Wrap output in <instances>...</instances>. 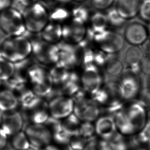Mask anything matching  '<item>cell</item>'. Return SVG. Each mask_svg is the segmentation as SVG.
<instances>
[{"instance_id": "ffe728a7", "label": "cell", "mask_w": 150, "mask_h": 150, "mask_svg": "<svg viewBox=\"0 0 150 150\" xmlns=\"http://www.w3.org/2000/svg\"><path fill=\"white\" fill-rule=\"evenodd\" d=\"M103 68L108 75L117 76L122 73L124 65L116 54H107Z\"/></svg>"}, {"instance_id": "603a6c76", "label": "cell", "mask_w": 150, "mask_h": 150, "mask_svg": "<svg viewBox=\"0 0 150 150\" xmlns=\"http://www.w3.org/2000/svg\"><path fill=\"white\" fill-rule=\"evenodd\" d=\"M70 70L61 66L58 64L53 65L49 71L53 85H61L68 79Z\"/></svg>"}, {"instance_id": "836d02e7", "label": "cell", "mask_w": 150, "mask_h": 150, "mask_svg": "<svg viewBox=\"0 0 150 150\" xmlns=\"http://www.w3.org/2000/svg\"><path fill=\"white\" fill-rule=\"evenodd\" d=\"M35 1L36 0H12L11 7L23 13L27 8Z\"/></svg>"}, {"instance_id": "ee69618b", "label": "cell", "mask_w": 150, "mask_h": 150, "mask_svg": "<svg viewBox=\"0 0 150 150\" xmlns=\"http://www.w3.org/2000/svg\"><path fill=\"white\" fill-rule=\"evenodd\" d=\"M72 150V149H70V148H68L66 149V150Z\"/></svg>"}, {"instance_id": "d6986e66", "label": "cell", "mask_w": 150, "mask_h": 150, "mask_svg": "<svg viewBox=\"0 0 150 150\" xmlns=\"http://www.w3.org/2000/svg\"><path fill=\"white\" fill-rule=\"evenodd\" d=\"M18 105V99L12 91L6 88L0 90V110L2 112L16 110Z\"/></svg>"}, {"instance_id": "9c48e42d", "label": "cell", "mask_w": 150, "mask_h": 150, "mask_svg": "<svg viewBox=\"0 0 150 150\" xmlns=\"http://www.w3.org/2000/svg\"><path fill=\"white\" fill-rule=\"evenodd\" d=\"M74 105V101L71 97L57 94L48 103V108L50 117L62 120L73 113Z\"/></svg>"}, {"instance_id": "e575fe53", "label": "cell", "mask_w": 150, "mask_h": 150, "mask_svg": "<svg viewBox=\"0 0 150 150\" xmlns=\"http://www.w3.org/2000/svg\"><path fill=\"white\" fill-rule=\"evenodd\" d=\"M115 0H91L92 5L98 11L107 10L111 8Z\"/></svg>"}, {"instance_id": "e0dca14e", "label": "cell", "mask_w": 150, "mask_h": 150, "mask_svg": "<svg viewBox=\"0 0 150 150\" xmlns=\"http://www.w3.org/2000/svg\"><path fill=\"white\" fill-rule=\"evenodd\" d=\"M40 35L41 39L45 42L57 44L62 40V25L57 23L49 22Z\"/></svg>"}, {"instance_id": "5b68a950", "label": "cell", "mask_w": 150, "mask_h": 150, "mask_svg": "<svg viewBox=\"0 0 150 150\" xmlns=\"http://www.w3.org/2000/svg\"><path fill=\"white\" fill-rule=\"evenodd\" d=\"M92 42L98 49L107 54H116L123 49L124 37L115 31L106 29L93 35Z\"/></svg>"}, {"instance_id": "44dd1931", "label": "cell", "mask_w": 150, "mask_h": 150, "mask_svg": "<svg viewBox=\"0 0 150 150\" xmlns=\"http://www.w3.org/2000/svg\"><path fill=\"white\" fill-rule=\"evenodd\" d=\"M81 121L74 113L61 120L62 130L69 136L78 135Z\"/></svg>"}, {"instance_id": "7a4b0ae2", "label": "cell", "mask_w": 150, "mask_h": 150, "mask_svg": "<svg viewBox=\"0 0 150 150\" xmlns=\"http://www.w3.org/2000/svg\"><path fill=\"white\" fill-rule=\"evenodd\" d=\"M27 32L39 35L49 22V10L42 2L35 1L23 12Z\"/></svg>"}, {"instance_id": "2e32d148", "label": "cell", "mask_w": 150, "mask_h": 150, "mask_svg": "<svg viewBox=\"0 0 150 150\" xmlns=\"http://www.w3.org/2000/svg\"><path fill=\"white\" fill-rule=\"evenodd\" d=\"M142 0H115L114 7L120 16L126 21L138 14Z\"/></svg>"}, {"instance_id": "ac0fdd59", "label": "cell", "mask_w": 150, "mask_h": 150, "mask_svg": "<svg viewBox=\"0 0 150 150\" xmlns=\"http://www.w3.org/2000/svg\"><path fill=\"white\" fill-rule=\"evenodd\" d=\"M88 30L92 35L100 33L108 29V23L105 13L98 11L91 14L88 21Z\"/></svg>"}, {"instance_id": "74e56055", "label": "cell", "mask_w": 150, "mask_h": 150, "mask_svg": "<svg viewBox=\"0 0 150 150\" xmlns=\"http://www.w3.org/2000/svg\"><path fill=\"white\" fill-rule=\"evenodd\" d=\"M12 0H0V12L11 7Z\"/></svg>"}, {"instance_id": "6da1fadb", "label": "cell", "mask_w": 150, "mask_h": 150, "mask_svg": "<svg viewBox=\"0 0 150 150\" xmlns=\"http://www.w3.org/2000/svg\"><path fill=\"white\" fill-rule=\"evenodd\" d=\"M32 54V45L25 35L9 36L0 46V56L13 64L29 59Z\"/></svg>"}, {"instance_id": "52a82bcc", "label": "cell", "mask_w": 150, "mask_h": 150, "mask_svg": "<svg viewBox=\"0 0 150 150\" xmlns=\"http://www.w3.org/2000/svg\"><path fill=\"white\" fill-rule=\"evenodd\" d=\"M30 146L35 148H42L52 143V134L45 124L29 123L24 131Z\"/></svg>"}, {"instance_id": "d6a6232c", "label": "cell", "mask_w": 150, "mask_h": 150, "mask_svg": "<svg viewBox=\"0 0 150 150\" xmlns=\"http://www.w3.org/2000/svg\"><path fill=\"white\" fill-rule=\"evenodd\" d=\"M138 15L142 20L150 23V0H142Z\"/></svg>"}, {"instance_id": "bcb514c9", "label": "cell", "mask_w": 150, "mask_h": 150, "mask_svg": "<svg viewBox=\"0 0 150 150\" xmlns=\"http://www.w3.org/2000/svg\"><path fill=\"white\" fill-rule=\"evenodd\" d=\"M1 82H0V85H1Z\"/></svg>"}, {"instance_id": "60d3db41", "label": "cell", "mask_w": 150, "mask_h": 150, "mask_svg": "<svg viewBox=\"0 0 150 150\" xmlns=\"http://www.w3.org/2000/svg\"><path fill=\"white\" fill-rule=\"evenodd\" d=\"M86 0H72V1H74L76 2H83L85 1Z\"/></svg>"}, {"instance_id": "4fadbf2b", "label": "cell", "mask_w": 150, "mask_h": 150, "mask_svg": "<svg viewBox=\"0 0 150 150\" xmlns=\"http://www.w3.org/2000/svg\"><path fill=\"white\" fill-rule=\"evenodd\" d=\"M148 35V30L140 23H130L126 25L124 32L125 41L133 46L142 44L146 41Z\"/></svg>"}, {"instance_id": "484cf974", "label": "cell", "mask_w": 150, "mask_h": 150, "mask_svg": "<svg viewBox=\"0 0 150 150\" xmlns=\"http://www.w3.org/2000/svg\"><path fill=\"white\" fill-rule=\"evenodd\" d=\"M15 65L0 56V82H5L13 75Z\"/></svg>"}, {"instance_id": "9a60e30c", "label": "cell", "mask_w": 150, "mask_h": 150, "mask_svg": "<svg viewBox=\"0 0 150 150\" xmlns=\"http://www.w3.org/2000/svg\"><path fill=\"white\" fill-rule=\"evenodd\" d=\"M23 118L26 117L29 123L44 124L50 117L48 103L42 100L29 109L23 110Z\"/></svg>"}, {"instance_id": "f546056e", "label": "cell", "mask_w": 150, "mask_h": 150, "mask_svg": "<svg viewBox=\"0 0 150 150\" xmlns=\"http://www.w3.org/2000/svg\"><path fill=\"white\" fill-rule=\"evenodd\" d=\"M83 150H111L107 140L94 136L88 139Z\"/></svg>"}, {"instance_id": "f35d334b", "label": "cell", "mask_w": 150, "mask_h": 150, "mask_svg": "<svg viewBox=\"0 0 150 150\" xmlns=\"http://www.w3.org/2000/svg\"><path fill=\"white\" fill-rule=\"evenodd\" d=\"M39 150H63L61 149L60 148H59V146H57L55 144H50L47 145L46 146L43 147L42 148L40 149Z\"/></svg>"}, {"instance_id": "7dc6e473", "label": "cell", "mask_w": 150, "mask_h": 150, "mask_svg": "<svg viewBox=\"0 0 150 150\" xmlns=\"http://www.w3.org/2000/svg\"></svg>"}, {"instance_id": "8fae6325", "label": "cell", "mask_w": 150, "mask_h": 150, "mask_svg": "<svg viewBox=\"0 0 150 150\" xmlns=\"http://www.w3.org/2000/svg\"><path fill=\"white\" fill-rule=\"evenodd\" d=\"M59 48V59L57 64L70 70L80 63L79 49L76 45L61 41L57 44Z\"/></svg>"}, {"instance_id": "ab89813d", "label": "cell", "mask_w": 150, "mask_h": 150, "mask_svg": "<svg viewBox=\"0 0 150 150\" xmlns=\"http://www.w3.org/2000/svg\"><path fill=\"white\" fill-rule=\"evenodd\" d=\"M54 2H57L59 5H66L69 3L72 2V0H53Z\"/></svg>"}, {"instance_id": "4316f807", "label": "cell", "mask_w": 150, "mask_h": 150, "mask_svg": "<svg viewBox=\"0 0 150 150\" xmlns=\"http://www.w3.org/2000/svg\"><path fill=\"white\" fill-rule=\"evenodd\" d=\"M88 8L83 5L76 6L71 11V18L73 20L86 24L88 23L91 16Z\"/></svg>"}, {"instance_id": "1f68e13d", "label": "cell", "mask_w": 150, "mask_h": 150, "mask_svg": "<svg viewBox=\"0 0 150 150\" xmlns=\"http://www.w3.org/2000/svg\"><path fill=\"white\" fill-rule=\"evenodd\" d=\"M87 140L79 135L71 136L68 148L73 150H83Z\"/></svg>"}, {"instance_id": "4dcf8cb0", "label": "cell", "mask_w": 150, "mask_h": 150, "mask_svg": "<svg viewBox=\"0 0 150 150\" xmlns=\"http://www.w3.org/2000/svg\"><path fill=\"white\" fill-rule=\"evenodd\" d=\"M78 135L86 139L96 135L95 126L92 122H81L79 126Z\"/></svg>"}, {"instance_id": "cb8c5ba5", "label": "cell", "mask_w": 150, "mask_h": 150, "mask_svg": "<svg viewBox=\"0 0 150 150\" xmlns=\"http://www.w3.org/2000/svg\"><path fill=\"white\" fill-rule=\"evenodd\" d=\"M142 57L143 53L140 48L137 46H132L126 51L124 60L129 66L134 67L141 62Z\"/></svg>"}, {"instance_id": "30bf717a", "label": "cell", "mask_w": 150, "mask_h": 150, "mask_svg": "<svg viewBox=\"0 0 150 150\" xmlns=\"http://www.w3.org/2000/svg\"><path fill=\"white\" fill-rule=\"evenodd\" d=\"M86 24L71 19L62 25V39L67 43L77 45L87 37Z\"/></svg>"}, {"instance_id": "277c9868", "label": "cell", "mask_w": 150, "mask_h": 150, "mask_svg": "<svg viewBox=\"0 0 150 150\" xmlns=\"http://www.w3.org/2000/svg\"><path fill=\"white\" fill-rule=\"evenodd\" d=\"M84 90H80L72 97L74 101L73 113L81 122H93L99 117V105L93 100H90Z\"/></svg>"}, {"instance_id": "d4e9b609", "label": "cell", "mask_w": 150, "mask_h": 150, "mask_svg": "<svg viewBox=\"0 0 150 150\" xmlns=\"http://www.w3.org/2000/svg\"><path fill=\"white\" fill-rule=\"evenodd\" d=\"M10 144L15 150H28L30 146L26 134L24 131H20L10 136Z\"/></svg>"}, {"instance_id": "f1b7e54d", "label": "cell", "mask_w": 150, "mask_h": 150, "mask_svg": "<svg viewBox=\"0 0 150 150\" xmlns=\"http://www.w3.org/2000/svg\"><path fill=\"white\" fill-rule=\"evenodd\" d=\"M105 13L108 26L114 28H120L124 26L127 21L120 16L114 7L109 8Z\"/></svg>"}, {"instance_id": "8992f818", "label": "cell", "mask_w": 150, "mask_h": 150, "mask_svg": "<svg viewBox=\"0 0 150 150\" xmlns=\"http://www.w3.org/2000/svg\"><path fill=\"white\" fill-rule=\"evenodd\" d=\"M0 28L9 36H20L27 33L22 13L12 7L0 12Z\"/></svg>"}, {"instance_id": "7402d4cb", "label": "cell", "mask_w": 150, "mask_h": 150, "mask_svg": "<svg viewBox=\"0 0 150 150\" xmlns=\"http://www.w3.org/2000/svg\"><path fill=\"white\" fill-rule=\"evenodd\" d=\"M71 18V11L65 5H59L52 10H49V22L57 23L61 24L68 21Z\"/></svg>"}, {"instance_id": "d590c367", "label": "cell", "mask_w": 150, "mask_h": 150, "mask_svg": "<svg viewBox=\"0 0 150 150\" xmlns=\"http://www.w3.org/2000/svg\"><path fill=\"white\" fill-rule=\"evenodd\" d=\"M8 137L6 133L0 128V150H4L7 146Z\"/></svg>"}, {"instance_id": "5bb4252c", "label": "cell", "mask_w": 150, "mask_h": 150, "mask_svg": "<svg viewBox=\"0 0 150 150\" xmlns=\"http://www.w3.org/2000/svg\"><path fill=\"white\" fill-rule=\"evenodd\" d=\"M96 136L104 140H110L117 132L113 117L102 116L96 120Z\"/></svg>"}, {"instance_id": "3957f363", "label": "cell", "mask_w": 150, "mask_h": 150, "mask_svg": "<svg viewBox=\"0 0 150 150\" xmlns=\"http://www.w3.org/2000/svg\"><path fill=\"white\" fill-rule=\"evenodd\" d=\"M29 39L32 45V54L39 64L52 66L58 62L59 51L57 44L46 42L40 37Z\"/></svg>"}, {"instance_id": "8d00e7d4", "label": "cell", "mask_w": 150, "mask_h": 150, "mask_svg": "<svg viewBox=\"0 0 150 150\" xmlns=\"http://www.w3.org/2000/svg\"><path fill=\"white\" fill-rule=\"evenodd\" d=\"M142 71L144 73L150 75V57H147L141 61Z\"/></svg>"}, {"instance_id": "83f0119b", "label": "cell", "mask_w": 150, "mask_h": 150, "mask_svg": "<svg viewBox=\"0 0 150 150\" xmlns=\"http://www.w3.org/2000/svg\"><path fill=\"white\" fill-rule=\"evenodd\" d=\"M126 136L117 132L108 140L111 150H130V146Z\"/></svg>"}, {"instance_id": "b9f144b4", "label": "cell", "mask_w": 150, "mask_h": 150, "mask_svg": "<svg viewBox=\"0 0 150 150\" xmlns=\"http://www.w3.org/2000/svg\"><path fill=\"white\" fill-rule=\"evenodd\" d=\"M146 145H147V149H148L147 150H150V142H149Z\"/></svg>"}, {"instance_id": "f6af8a7d", "label": "cell", "mask_w": 150, "mask_h": 150, "mask_svg": "<svg viewBox=\"0 0 150 150\" xmlns=\"http://www.w3.org/2000/svg\"><path fill=\"white\" fill-rule=\"evenodd\" d=\"M144 150V149H136V150Z\"/></svg>"}, {"instance_id": "7bdbcfd3", "label": "cell", "mask_w": 150, "mask_h": 150, "mask_svg": "<svg viewBox=\"0 0 150 150\" xmlns=\"http://www.w3.org/2000/svg\"><path fill=\"white\" fill-rule=\"evenodd\" d=\"M3 113H4V112H2V111L0 110V120H1V118L2 117V115H3Z\"/></svg>"}, {"instance_id": "7c38bea8", "label": "cell", "mask_w": 150, "mask_h": 150, "mask_svg": "<svg viewBox=\"0 0 150 150\" xmlns=\"http://www.w3.org/2000/svg\"><path fill=\"white\" fill-rule=\"evenodd\" d=\"M24 120L22 113L16 110L4 112L0 120V128L10 137L22 131Z\"/></svg>"}, {"instance_id": "ba28073f", "label": "cell", "mask_w": 150, "mask_h": 150, "mask_svg": "<svg viewBox=\"0 0 150 150\" xmlns=\"http://www.w3.org/2000/svg\"><path fill=\"white\" fill-rule=\"evenodd\" d=\"M80 81L83 90L93 96L103 86V78L100 68L94 64L83 66Z\"/></svg>"}]
</instances>
